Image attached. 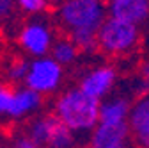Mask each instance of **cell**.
<instances>
[{
	"label": "cell",
	"mask_w": 149,
	"mask_h": 148,
	"mask_svg": "<svg viewBox=\"0 0 149 148\" xmlns=\"http://www.w3.org/2000/svg\"><path fill=\"white\" fill-rule=\"evenodd\" d=\"M53 114L73 134H91L100 121V102L82 93L78 87H69L57 97Z\"/></svg>",
	"instance_id": "obj_1"
},
{
	"label": "cell",
	"mask_w": 149,
	"mask_h": 148,
	"mask_svg": "<svg viewBox=\"0 0 149 148\" xmlns=\"http://www.w3.org/2000/svg\"><path fill=\"white\" fill-rule=\"evenodd\" d=\"M107 16V4L103 0H61L55 11L57 25L66 34L73 30L98 32Z\"/></svg>",
	"instance_id": "obj_2"
},
{
	"label": "cell",
	"mask_w": 149,
	"mask_h": 148,
	"mask_svg": "<svg viewBox=\"0 0 149 148\" xmlns=\"http://www.w3.org/2000/svg\"><path fill=\"white\" fill-rule=\"evenodd\" d=\"M96 39L100 52H103L105 55H112V57H123V55L132 54L140 45L142 30L137 25L107 16L98 29Z\"/></svg>",
	"instance_id": "obj_3"
},
{
	"label": "cell",
	"mask_w": 149,
	"mask_h": 148,
	"mask_svg": "<svg viewBox=\"0 0 149 148\" xmlns=\"http://www.w3.org/2000/svg\"><path fill=\"white\" fill-rule=\"evenodd\" d=\"M25 136L39 148H78V136L53 113L34 116L27 123Z\"/></svg>",
	"instance_id": "obj_4"
},
{
	"label": "cell",
	"mask_w": 149,
	"mask_h": 148,
	"mask_svg": "<svg viewBox=\"0 0 149 148\" xmlns=\"http://www.w3.org/2000/svg\"><path fill=\"white\" fill-rule=\"evenodd\" d=\"M64 82V68L59 66L50 55L37 57L29 61L27 75L23 79V86L36 91L43 98L57 93Z\"/></svg>",
	"instance_id": "obj_5"
},
{
	"label": "cell",
	"mask_w": 149,
	"mask_h": 148,
	"mask_svg": "<svg viewBox=\"0 0 149 148\" xmlns=\"http://www.w3.org/2000/svg\"><path fill=\"white\" fill-rule=\"evenodd\" d=\"M53 39H55L53 27L41 14L30 16L29 22H25L18 32V43L32 59L48 55Z\"/></svg>",
	"instance_id": "obj_6"
},
{
	"label": "cell",
	"mask_w": 149,
	"mask_h": 148,
	"mask_svg": "<svg viewBox=\"0 0 149 148\" xmlns=\"http://www.w3.org/2000/svg\"><path fill=\"white\" fill-rule=\"evenodd\" d=\"M116 84H117L116 68L108 66V64H101V66H94L89 71H85L80 77L77 87L82 93H85L87 97L101 102L103 98H107L108 95L114 93Z\"/></svg>",
	"instance_id": "obj_7"
},
{
	"label": "cell",
	"mask_w": 149,
	"mask_h": 148,
	"mask_svg": "<svg viewBox=\"0 0 149 148\" xmlns=\"http://www.w3.org/2000/svg\"><path fill=\"white\" fill-rule=\"evenodd\" d=\"M126 125L130 130L135 148H149V97L140 95L132 102L130 113L126 118Z\"/></svg>",
	"instance_id": "obj_8"
},
{
	"label": "cell",
	"mask_w": 149,
	"mask_h": 148,
	"mask_svg": "<svg viewBox=\"0 0 149 148\" xmlns=\"http://www.w3.org/2000/svg\"><path fill=\"white\" fill-rule=\"evenodd\" d=\"M43 104H45V98L41 95H37L36 91L25 86H14L7 121H22L27 118H34L43 109Z\"/></svg>",
	"instance_id": "obj_9"
},
{
	"label": "cell",
	"mask_w": 149,
	"mask_h": 148,
	"mask_svg": "<svg viewBox=\"0 0 149 148\" xmlns=\"http://www.w3.org/2000/svg\"><path fill=\"white\" fill-rule=\"evenodd\" d=\"M107 14L140 27L149 18V0H112L107 4Z\"/></svg>",
	"instance_id": "obj_10"
},
{
	"label": "cell",
	"mask_w": 149,
	"mask_h": 148,
	"mask_svg": "<svg viewBox=\"0 0 149 148\" xmlns=\"http://www.w3.org/2000/svg\"><path fill=\"white\" fill-rule=\"evenodd\" d=\"M132 102L126 95H108L100 102V123H126Z\"/></svg>",
	"instance_id": "obj_11"
},
{
	"label": "cell",
	"mask_w": 149,
	"mask_h": 148,
	"mask_svg": "<svg viewBox=\"0 0 149 148\" xmlns=\"http://www.w3.org/2000/svg\"><path fill=\"white\" fill-rule=\"evenodd\" d=\"M48 55L59 66L66 68V66H71L74 61L78 59V50H77V47L71 43V39L68 38V36H61V38L53 39Z\"/></svg>",
	"instance_id": "obj_12"
},
{
	"label": "cell",
	"mask_w": 149,
	"mask_h": 148,
	"mask_svg": "<svg viewBox=\"0 0 149 148\" xmlns=\"http://www.w3.org/2000/svg\"><path fill=\"white\" fill-rule=\"evenodd\" d=\"M94 30H73L68 34L71 43L77 47L78 54H94L98 52V39Z\"/></svg>",
	"instance_id": "obj_13"
},
{
	"label": "cell",
	"mask_w": 149,
	"mask_h": 148,
	"mask_svg": "<svg viewBox=\"0 0 149 148\" xmlns=\"http://www.w3.org/2000/svg\"><path fill=\"white\" fill-rule=\"evenodd\" d=\"M27 68H29V61L27 59H14L9 63L7 70H6V77L11 84H22L25 75H27Z\"/></svg>",
	"instance_id": "obj_14"
},
{
	"label": "cell",
	"mask_w": 149,
	"mask_h": 148,
	"mask_svg": "<svg viewBox=\"0 0 149 148\" xmlns=\"http://www.w3.org/2000/svg\"><path fill=\"white\" fill-rule=\"evenodd\" d=\"M16 9L30 16H37L48 11L50 0H14Z\"/></svg>",
	"instance_id": "obj_15"
},
{
	"label": "cell",
	"mask_w": 149,
	"mask_h": 148,
	"mask_svg": "<svg viewBox=\"0 0 149 148\" xmlns=\"http://www.w3.org/2000/svg\"><path fill=\"white\" fill-rule=\"evenodd\" d=\"M13 91H14V86L0 82V121H7L11 102H13Z\"/></svg>",
	"instance_id": "obj_16"
},
{
	"label": "cell",
	"mask_w": 149,
	"mask_h": 148,
	"mask_svg": "<svg viewBox=\"0 0 149 148\" xmlns=\"http://www.w3.org/2000/svg\"><path fill=\"white\" fill-rule=\"evenodd\" d=\"M18 14L14 0H0V25L11 23Z\"/></svg>",
	"instance_id": "obj_17"
},
{
	"label": "cell",
	"mask_w": 149,
	"mask_h": 148,
	"mask_svg": "<svg viewBox=\"0 0 149 148\" xmlns=\"http://www.w3.org/2000/svg\"><path fill=\"white\" fill-rule=\"evenodd\" d=\"M9 148H39V146L34 144L25 134H20V136H14V137H13Z\"/></svg>",
	"instance_id": "obj_18"
},
{
	"label": "cell",
	"mask_w": 149,
	"mask_h": 148,
	"mask_svg": "<svg viewBox=\"0 0 149 148\" xmlns=\"http://www.w3.org/2000/svg\"><path fill=\"white\" fill-rule=\"evenodd\" d=\"M110 148H135L132 141H126V143H121V144H116V146H110Z\"/></svg>",
	"instance_id": "obj_19"
},
{
	"label": "cell",
	"mask_w": 149,
	"mask_h": 148,
	"mask_svg": "<svg viewBox=\"0 0 149 148\" xmlns=\"http://www.w3.org/2000/svg\"><path fill=\"white\" fill-rule=\"evenodd\" d=\"M103 2H105V4H108V2H112V0H103Z\"/></svg>",
	"instance_id": "obj_20"
}]
</instances>
